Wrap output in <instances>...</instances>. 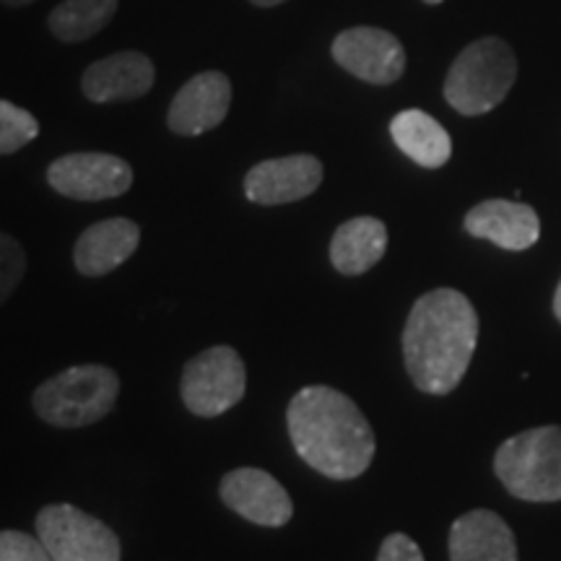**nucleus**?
<instances>
[{"instance_id":"nucleus-10","label":"nucleus","mask_w":561,"mask_h":561,"mask_svg":"<svg viewBox=\"0 0 561 561\" xmlns=\"http://www.w3.org/2000/svg\"><path fill=\"white\" fill-rule=\"evenodd\" d=\"M322 164L312 153L268 159L244 178V195L257 206H286L312 195L322 185Z\"/></svg>"},{"instance_id":"nucleus-20","label":"nucleus","mask_w":561,"mask_h":561,"mask_svg":"<svg viewBox=\"0 0 561 561\" xmlns=\"http://www.w3.org/2000/svg\"><path fill=\"white\" fill-rule=\"evenodd\" d=\"M39 136V123L32 112L19 104L0 100V157H9L24 149Z\"/></svg>"},{"instance_id":"nucleus-1","label":"nucleus","mask_w":561,"mask_h":561,"mask_svg":"<svg viewBox=\"0 0 561 561\" xmlns=\"http://www.w3.org/2000/svg\"><path fill=\"white\" fill-rule=\"evenodd\" d=\"M479 343L473 305L455 289L424 294L403 331V359L413 385L432 396L458 388Z\"/></svg>"},{"instance_id":"nucleus-24","label":"nucleus","mask_w":561,"mask_h":561,"mask_svg":"<svg viewBox=\"0 0 561 561\" xmlns=\"http://www.w3.org/2000/svg\"><path fill=\"white\" fill-rule=\"evenodd\" d=\"M32 3H37V0H0V5H5V9H24Z\"/></svg>"},{"instance_id":"nucleus-4","label":"nucleus","mask_w":561,"mask_h":561,"mask_svg":"<svg viewBox=\"0 0 561 561\" xmlns=\"http://www.w3.org/2000/svg\"><path fill=\"white\" fill-rule=\"evenodd\" d=\"M517 79V60L507 42L483 37L462 50L445 79V100L460 115H483L502 104Z\"/></svg>"},{"instance_id":"nucleus-22","label":"nucleus","mask_w":561,"mask_h":561,"mask_svg":"<svg viewBox=\"0 0 561 561\" xmlns=\"http://www.w3.org/2000/svg\"><path fill=\"white\" fill-rule=\"evenodd\" d=\"M0 561H53L39 538L21 530H0Z\"/></svg>"},{"instance_id":"nucleus-18","label":"nucleus","mask_w":561,"mask_h":561,"mask_svg":"<svg viewBox=\"0 0 561 561\" xmlns=\"http://www.w3.org/2000/svg\"><path fill=\"white\" fill-rule=\"evenodd\" d=\"M390 136L405 157L426 170H439L453 157V140L447 130L421 110H403L392 117Z\"/></svg>"},{"instance_id":"nucleus-14","label":"nucleus","mask_w":561,"mask_h":561,"mask_svg":"<svg viewBox=\"0 0 561 561\" xmlns=\"http://www.w3.org/2000/svg\"><path fill=\"white\" fill-rule=\"evenodd\" d=\"M466 231L502 250H528L541 237L538 214L525 203L483 201L466 214Z\"/></svg>"},{"instance_id":"nucleus-21","label":"nucleus","mask_w":561,"mask_h":561,"mask_svg":"<svg viewBox=\"0 0 561 561\" xmlns=\"http://www.w3.org/2000/svg\"><path fill=\"white\" fill-rule=\"evenodd\" d=\"M26 271L24 248L11 234L0 231V305L11 297Z\"/></svg>"},{"instance_id":"nucleus-23","label":"nucleus","mask_w":561,"mask_h":561,"mask_svg":"<svg viewBox=\"0 0 561 561\" xmlns=\"http://www.w3.org/2000/svg\"><path fill=\"white\" fill-rule=\"evenodd\" d=\"M377 561H424V553H421L416 541H411L409 536L392 533V536L382 541Z\"/></svg>"},{"instance_id":"nucleus-6","label":"nucleus","mask_w":561,"mask_h":561,"mask_svg":"<svg viewBox=\"0 0 561 561\" xmlns=\"http://www.w3.org/2000/svg\"><path fill=\"white\" fill-rule=\"evenodd\" d=\"M248 375L242 356L231 346H214L187 362L182 371V401L201 419H216L244 398Z\"/></svg>"},{"instance_id":"nucleus-13","label":"nucleus","mask_w":561,"mask_h":561,"mask_svg":"<svg viewBox=\"0 0 561 561\" xmlns=\"http://www.w3.org/2000/svg\"><path fill=\"white\" fill-rule=\"evenodd\" d=\"M157 81V68L149 55L123 50L91 62L81 76V91L89 102H133L146 96Z\"/></svg>"},{"instance_id":"nucleus-5","label":"nucleus","mask_w":561,"mask_h":561,"mask_svg":"<svg viewBox=\"0 0 561 561\" xmlns=\"http://www.w3.org/2000/svg\"><path fill=\"white\" fill-rule=\"evenodd\" d=\"M494 471L525 502L561 500V426L517 434L496 450Z\"/></svg>"},{"instance_id":"nucleus-16","label":"nucleus","mask_w":561,"mask_h":561,"mask_svg":"<svg viewBox=\"0 0 561 561\" xmlns=\"http://www.w3.org/2000/svg\"><path fill=\"white\" fill-rule=\"evenodd\" d=\"M140 244V229L130 219L96 221L79 237L73 263L81 276H107L128 261Z\"/></svg>"},{"instance_id":"nucleus-8","label":"nucleus","mask_w":561,"mask_h":561,"mask_svg":"<svg viewBox=\"0 0 561 561\" xmlns=\"http://www.w3.org/2000/svg\"><path fill=\"white\" fill-rule=\"evenodd\" d=\"M47 182L55 193L73 201H110L130 191V164L115 153H66L47 167Z\"/></svg>"},{"instance_id":"nucleus-25","label":"nucleus","mask_w":561,"mask_h":561,"mask_svg":"<svg viewBox=\"0 0 561 561\" xmlns=\"http://www.w3.org/2000/svg\"><path fill=\"white\" fill-rule=\"evenodd\" d=\"M252 5H257V9H276V5L286 3V0H250Z\"/></svg>"},{"instance_id":"nucleus-12","label":"nucleus","mask_w":561,"mask_h":561,"mask_svg":"<svg viewBox=\"0 0 561 561\" xmlns=\"http://www.w3.org/2000/svg\"><path fill=\"white\" fill-rule=\"evenodd\" d=\"M231 104V81L221 70H203L182 87L167 112V125L178 136H203L219 128Z\"/></svg>"},{"instance_id":"nucleus-11","label":"nucleus","mask_w":561,"mask_h":561,"mask_svg":"<svg viewBox=\"0 0 561 561\" xmlns=\"http://www.w3.org/2000/svg\"><path fill=\"white\" fill-rule=\"evenodd\" d=\"M219 491L229 510H234L244 520L263 525V528H280L294 515L289 491L261 468L229 471L221 479Z\"/></svg>"},{"instance_id":"nucleus-9","label":"nucleus","mask_w":561,"mask_h":561,"mask_svg":"<svg viewBox=\"0 0 561 561\" xmlns=\"http://www.w3.org/2000/svg\"><path fill=\"white\" fill-rule=\"evenodd\" d=\"M333 60L356 79L388 87L405 70V50L396 34L380 26H351L333 39Z\"/></svg>"},{"instance_id":"nucleus-7","label":"nucleus","mask_w":561,"mask_h":561,"mask_svg":"<svg viewBox=\"0 0 561 561\" xmlns=\"http://www.w3.org/2000/svg\"><path fill=\"white\" fill-rule=\"evenodd\" d=\"M37 538L53 561H121L115 533L73 504L42 507Z\"/></svg>"},{"instance_id":"nucleus-19","label":"nucleus","mask_w":561,"mask_h":561,"mask_svg":"<svg viewBox=\"0 0 561 561\" xmlns=\"http://www.w3.org/2000/svg\"><path fill=\"white\" fill-rule=\"evenodd\" d=\"M121 0H62L55 5L47 30L58 42L76 45L96 37L115 19Z\"/></svg>"},{"instance_id":"nucleus-2","label":"nucleus","mask_w":561,"mask_h":561,"mask_svg":"<svg viewBox=\"0 0 561 561\" xmlns=\"http://www.w3.org/2000/svg\"><path fill=\"white\" fill-rule=\"evenodd\" d=\"M286 424L294 450L307 466L333 481L362 476L375 458V432L343 392L310 385L291 398Z\"/></svg>"},{"instance_id":"nucleus-27","label":"nucleus","mask_w":561,"mask_h":561,"mask_svg":"<svg viewBox=\"0 0 561 561\" xmlns=\"http://www.w3.org/2000/svg\"><path fill=\"white\" fill-rule=\"evenodd\" d=\"M424 3H426V5H439L442 0H424Z\"/></svg>"},{"instance_id":"nucleus-3","label":"nucleus","mask_w":561,"mask_h":561,"mask_svg":"<svg viewBox=\"0 0 561 561\" xmlns=\"http://www.w3.org/2000/svg\"><path fill=\"white\" fill-rule=\"evenodd\" d=\"M121 396V380L102 364H81L50 377L34 390L32 405L58 430H79L107 416Z\"/></svg>"},{"instance_id":"nucleus-15","label":"nucleus","mask_w":561,"mask_h":561,"mask_svg":"<svg viewBox=\"0 0 561 561\" xmlns=\"http://www.w3.org/2000/svg\"><path fill=\"white\" fill-rule=\"evenodd\" d=\"M450 561H517L515 536L496 512H466L450 528Z\"/></svg>"},{"instance_id":"nucleus-26","label":"nucleus","mask_w":561,"mask_h":561,"mask_svg":"<svg viewBox=\"0 0 561 561\" xmlns=\"http://www.w3.org/2000/svg\"><path fill=\"white\" fill-rule=\"evenodd\" d=\"M553 312H557V318L561 320V284L557 289V297H553Z\"/></svg>"},{"instance_id":"nucleus-17","label":"nucleus","mask_w":561,"mask_h":561,"mask_svg":"<svg viewBox=\"0 0 561 561\" xmlns=\"http://www.w3.org/2000/svg\"><path fill=\"white\" fill-rule=\"evenodd\" d=\"M388 250V227L375 216H356L335 229L331 263L343 276H362L382 261Z\"/></svg>"}]
</instances>
